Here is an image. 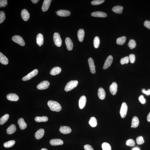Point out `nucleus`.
<instances>
[{
	"label": "nucleus",
	"instance_id": "nucleus-1",
	"mask_svg": "<svg viewBox=\"0 0 150 150\" xmlns=\"http://www.w3.org/2000/svg\"><path fill=\"white\" fill-rule=\"evenodd\" d=\"M47 105L51 111L59 112L62 109L61 105L57 102L49 100L48 101Z\"/></svg>",
	"mask_w": 150,
	"mask_h": 150
},
{
	"label": "nucleus",
	"instance_id": "nucleus-2",
	"mask_svg": "<svg viewBox=\"0 0 150 150\" xmlns=\"http://www.w3.org/2000/svg\"><path fill=\"white\" fill-rule=\"evenodd\" d=\"M78 84L77 80H72L69 82L65 86V90L66 92H68L76 87Z\"/></svg>",
	"mask_w": 150,
	"mask_h": 150
},
{
	"label": "nucleus",
	"instance_id": "nucleus-3",
	"mask_svg": "<svg viewBox=\"0 0 150 150\" xmlns=\"http://www.w3.org/2000/svg\"><path fill=\"white\" fill-rule=\"evenodd\" d=\"M53 40L56 45L58 47H60L62 44V40L59 33H55L53 36Z\"/></svg>",
	"mask_w": 150,
	"mask_h": 150
},
{
	"label": "nucleus",
	"instance_id": "nucleus-4",
	"mask_svg": "<svg viewBox=\"0 0 150 150\" xmlns=\"http://www.w3.org/2000/svg\"><path fill=\"white\" fill-rule=\"evenodd\" d=\"M12 39L14 42L20 45L24 46L25 45V43L23 38L19 35L13 36L12 38Z\"/></svg>",
	"mask_w": 150,
	"mask_h": 150
},
{
	"label": "nucleus",
	"instance_id": "nucleus-5",
	"mask_svg": "<svg viewBox=\"0 0 150 150\" xmlns=\"http://www.w3.org/2000/svg\"><path fill=\"white\" fill-rule=\"evenodd\" d=\"M38 73V70L37 69H36L30 72L25 76L24 77L22 78V80L24 81L30 80L33 78L37 75Z\"/></svg>",
	"mask_w": 150,
	"mask_h": 150
},
{
	"label": "nucleus",
	"instance_id": "nucleus-6",
	"mask_svg": "<svg viewBox=\"0 0 150 150\" xmlns=\"http://www.w3.org/2000/svg\"><path fill=\"white\" fill-rule=\"evenodd\" d=\"M128 106L125 103H122L120 110V113L122 118H125L127 114Z\"/></svg>",
	"mask_w": 150,
	"mask_h": 150
},
{
	"label": "nucleus",
	"instance_id": "nucleus-7",
	"mask_svg": "<svg viewBox=\"0 0 150 150\" xmlns=\"http://www.w3.org/2000/svg\"><path fill=\"white\" fill-rule=\"evenodd\" d=\"M50 85V83L47 81H44L38 84L37 88L40 90H43L48 88Z\"/></svg>",
	"mask_w": 150,
	"mask_h": 150
},
{
	"label": "nucleus",
	"instance_id": "nucleus-8",
	"mask_svg": "<svg viewBox=\"0 0 150 150\" xmlns=\"http://www.w3.org/2000/svg\"><path fill=\"white\" fill-rule=\"evenodd\" d=\"M113 61V58L111 56H108L105 61L104 64L103 65V69L106 70L109 67Z\"/></svg>",
	"mask_w": 150,
	"mask_h": 150
},
{
	"label": "nucleus",
	"instance_id": "nucleus-9",
	"mask_svg": "<svg viewBox=\"0 0 150 150\" xmlns=\"http://www.w3.org/2000/svg\"><path fill=\"white\" fill-rule=\"evenodd\" d=\"M90 71L92 73H95L96 72L95 66L94 65V60L91 58H89L88 60Z\"/></svg>",
	"mask_w": 150,
	"mask_h": 150
},
{
	"label": "nucleus",
	"instance_id": "nucleus-10",
	"mask_svg": "<svg viewBox=\"0 0 150 150\" xmlns=\"http://www.w3.org/2000/svg\"><path fill=\"white\" fill-rule=\"evenodd\" d=\"M58 16L61 17H66L70 16L71 15L70 12L68 10H60L56 13Z\"/></svg>",
	"mask_w": 150,
	"mask_h": 150
},
{
	"label": "nucleus",
	"instance_id": "nucleus-11",
	"mask_svg": "<svg viewBox=\"0 0 150 150\" xmlns=\"http://www.w3.org/2000/svg\"><path fill=\"white\" fill-rule=\"evenodd\" d=\"M87 99L85 96H81L79 100V106L80 109H82L85 106Z\"/></svg>",
	"mask_w": 150,
	"mask_h": 150
},
{
	"label": "nucleus",
	"instance_id": "nucleus-12",
	"mask_svg": "<svg viewBox=\"0 0 150 150\" xmlns=\"http://www.w3.org/2000/svg\"><path fill=\"white\" fill-rule=\"evenodd\" d=\"M51 1V0H44L42 8V11L43 12H45L47 11L50 5Z\"/></svg>",
	"mask_w": 150,
	"mask_h": 150
},
{
	"label": "nucleus",
	"instance_id": "nucleus-13",
	"mask_svg": "<svg viewBox=\"0 0 150 150\" xmlns=\"http://www.w3.org/2000/svg\"><path fill=\"white\" fill-rule=\"evenodd\" d=\"M65 43L67 50L69 51L72 50L73 49V45L71 39L69 38H67L65 39Z\"/></svg>",
	"mask_w": 150,
	"mask_h": 150
},
{
	"label": "nucleus",
	"instance_id": "nucleus-14",
	"mask_svg": "<svg viewBox=\"0 0 150 150\" xmlns=\"http://www.w3.org/2000/svg\"><path fill=\"white\" fill-rule=\"evenodd\" d=\"M118 86L116 82H114L110 86L109 88L110 91L113 95L116 94L117 91Z\"/></svg>",
	"mask_w": 150,
	"mask_h": 150
},
{
	"label": "nucleus",
	"instance_id": "nucleus-15",
	"mask_svg": "<svg viewBox=\"0 0 150 150\" xmlns=\"http://www.w3.org/2000/svg\"><path fill=\"white\" fill-rule=\"evenodd\" d=\"M21 15L22 19L25 21H27L30 17V14L27 10L24 9L21 12Z\"/></svg>",
	"mask_w": 150,
	"mask_h": 150
},
{
	"label": "nucleus",
	"instance_id": "nucleus-16",
	"mask_svg": "<svg viewBox=\"0 0 150 150\" xmlns=\"http://www.w3.org/2000/svg\"><path fill=\"white\" fill-rule=\"evenodd\" d=\"M50 143L51 145L55 146L62 145L63 144V142L61 139H55L50 140Z\"/></svg>",
	"mask_w": 150,
	"mask_h": 150
},
{
	"label": "nucleus",
	"instance_id": "nucleus-17",
	"mask_svg": "<svg viewBox=\"0 0 150 150\" xmlns=\"http://www.w3.org/2000/svg\"><path fill=\"white\" fill-rule=\"evenodd\" d=\"M59 130L60 132L63 134H69L72 131L70 127L66 126H63L60 127Z\"/></svg>",
	"mask_w": 150,
	"mask_h": 150
},
{
	"label": "nucleus",
	"instance_id": "nucleus-18",
	"mask_svg": "<svg viewBox=\"0 0 150 150\" xmlns=\"http://www.w3.org/2000/svg\"><path fill=\"white\" fill-rule=\"evenodd\" d=\"M91 16L93 17L105 18L107 15L106 13L101 11H96L93 12L91 13Z\"/></svg>",
	"mask_w": 150,
	"mask_h": 150
},
{
	"label": "nucleus",
	"instance_id": "nucleus-19",
	"mask_svg": "<svg viewBox=\"0 0 150 150\" xmlns=\"http://www.w3.org/2000/svg\"><path fill=\"white\" fill-rule=\"evenodd\" d=\"M98 94L99 99L101 100L104 99L106 97V92L103 88H99L98 89Z\"/></svg>",
	"mask_w": 150,
	"mask_h": 150
},
{
	"label": "nucleus",
	"instance_id": "nucleus-20",
	"mask_svg": "<svg viewBox=\"0 0 150 150\" xmlns=\"http://www.w3.org/2000/svg\"><path fill=\"white\" fill-rule=\"evenodd\" d=\"M8 100L11 101H17L19 99L18 96L15 94H8L6 96Z\"/></svg>",
	"mask_w": 150,
	"mask_h": 150
},
{
	"label": "nucleus",
	"instance_id": "nucleus-21",
	"mask_svg": "<svg viewBox=\"0 0 150 150\" xmlns=\"http://www.w3.org/2000/svg\"><path fill=\"white\" fill-rule=\"evenodd\" d=\"M44 129L41 128L38 130L35 134L36 139H40L44 136Z\"/></svg>",
	"mask_w": 150,
	"mask_h": 150
},
{
	"label": "nucleus",
	"instance_id": "nucleus-22",
	"mask_svg": "<svg viewBox=\"0 0 150 150\" xmlns=\"http://www.w3.org/2000/svg\"><path fill=\"white\" fill-rule=\"evenodd\" d=\"M18 123L20 128L21 130H24L27 127V124L26 123L23 118H20L18 120Z\"/></svg>",
	"mask_w": 150,
	"mask_h": 150
},
{
	"label": "nucleus",
	"instance_id": "nucleus-23",
	"mask_svg": "<svg viewBox=\"0 0 150 150\" xmlns=\"http://www.w3.org/2000/svg\"><path fill=\"white\" fill-rule=\"evenodd\" d=\"M36 41L37 44L39 46L42 45L44 42V38L42 34L39 33L38 34L36 38Z\"/></svg>",
	"mask_w": 150,
	"mask_h": 150
},
{
	"label": "nucleus",
	"instance_id": "nucleus-24",
	"mask_svg": "<svg viewBox=\"0 0 150 150\" xmlns=\"http://www.w3.org/2000/svg\"><path fill=\"white\" fill-rule=\"evenodd\" d=\"M61 71V69L60 67H55L52 69L50 73L52 75H56L60 73Z\"/></svg>",
	"mask_w": 150,
	"mask_h": 150
},
{
	"label": "nucleus",
	"instance_id": "nucleus-25",
	"mask_svg": "<svg viewBox=\"0 0 150 150\" xmlns=\"http://www.w3.org/2000/svg\"><path fill=\"white\" fill-rule=\"evenodd\" d=\"M0 62L4 65H7L8 63V58L1 52L0 53Z\"/></svg>",
	"mask_w": 150,
	"mask_h": 150
},
{
	"label": "nucleus",
	"instance_id": "nucleus-26",
	"mask_svg": "<svg viewBox=\"0 0 150 150\" xmlns=\"http://www.w3.org/2000/svg\"><path fill=\"white\" fill-rule=\"evenodd\" d=\"M84 35V32L83 29H80L78 32L77 35L78 40L80 42L83 41Z\"/></svg>",
	"mask_w": 150,
	"mask_h": 150
},
{
	"label": "nucleus",
	"instance_id": "nucleus-27",
	"mask_svg": "<svg viewBox=\"0 0 150 150\" xmlns=\"http://www.w3.org/2000/svg\"><path fill=\"white\" fill-rule=\"evenodd\" d=\"M16 126L12 124L7 129V133L8 134H12L16 132Z\"/></svg>",
	"mask_w": 150,
	"mask_h": 150
},
{
	"label": "nucleus",
	"instance_id": "nucleus-28",
	"mask_svg": "<svg viewBox=\"0 0 150 150\" xmlns=\"http://www.w3.org/2000/svg\"><path fill=\"white\" fill-rule=\"evenodd\" d=\"M123 9V6H115L112 8V10L115 13L120 14L122 13Z\"/></svg>",
	"mask_w": 150,
	"mask_h": 150
},
{
	"label": "nucleus",
	"instance_id": "nucleus-29",
	"mask_svg": "<svg viewBox=\"0 0 150 150\" xmlns=\"http://www.w3.org/2000/svg\"><path fill=\"white\" fill-rule=\"evenodd\" d=\"M139 122L138 118L137 117H134L132 118V126L134 128L137 127L139 124Z\"/></svg>",
	"mask_w": 150,
	"mask_h": 150
},
{
	"label": "nucleus",
	"instance_id": "nucleus-30",
	"mask_svg": "<svg viewBox=\"0 0 150 150\" xmlns=\"http://www.w3.org/2000/svg\"><path fill=\"white\" fill-rule=\"evenodd\" d=\"M48 120V118L47 117L44 116L43 117H37L35 118V120L38 122H47Z\"/></svg>",
	"mask_w": 150,
	"mask_h": 150
},
{
	"label": "nucleus",
	"instance_id": "nucleus-31",
	"mask_svg": "<svg viewBox=\"0 0 150 150\" xmlns=\"http://www.w3.org/2000/svg\"><path fill=\"white\" fill-rule=\"evenodd\" d=\"M126 40V38L125 36H123L118 38L117 40V44L119 45H123Z\"/></svg>",
	"mask_w": 150,
	"mask_h": 150
},
{
	"label": "nucleus",
	"instance_id": "nucleus-32",
	"mask_svg": "<svg viewBox=\"0 0 150 150\" xmlns=\"http://www.w3.org/2000/svg\"><path fill=\"white\" fill-rule=\"evenodd\" d=\"M9 115L8 114H6L2 117L0 119V124L3 125L7 121L9 118Z\"/></svg>",
	"mask_w": 150,
	"mask_h": 150
},
{
	"label": "nucleus",
	"instance_id": "nucleus-33",
	"mask_svg": "<svg viewBox=\"0 0 150 150\" xmlns=\"http://www.w3.org/2000/svg\"><path fill=\"white\" fill-rule=\"evenodd\" d=\"M89 123L91 127H94L97 125V121L95 117H91L89 120Z\"/></svg>",
	"mask_w": 150,
	"mask_h": 150
},
{
	"label": "nucleus",
	"instance_id": "nucleus-34",
	"mask_svg": "<svg viewBox=\"0 0 150 150\" xmlns=\"http://www.w3.org/2000/svg\"><path fill=\"white\" fill-rule=\"evenodd\" d=\"M15 143V141L14 140H12L8 141L5 143L4 146L6 148H9L14 145Z\"/></svg>",
	"mask_w": 150,
	"mask_h": 150
},
{
	"label": "nucleus",
	"instance_id": "nucleus-35",
	"mask_svg": "<svg viewBox=\"0 0 150 150\" xmlns=\"http://www.w3.org/2000/svg\"><path fill=\"white\" fill-rule=\"evenodd\" d=\"M102 148L103 150H111V147L108 143L104 142L102 144Z\"/></svg>",
	"mask_w": 150,
	"mask_h": 150
},
{
	"label": "nucleus",
	"instance_id": "nucleus-36",
	"mask_svg": "<svg viewBox=\"0 0 150 150\" xmlns=\"http://www.w3.org/2000/svg\"><path fill=\"white\" fill-rule=\"evenodd\" d=\"M128 46L131 49H132L135 48L136 46V42L133 39H131L128 44Z\"/></svg>",
	"mask_w": 150,
	"mask_h": 150
},
{
	"label": "nucleus",
	"instance_id": "nucleus-37",
	"mask_svg": "<svg viewBox=\"0 0 150 150\" xmlns=\"http://www.w3.org/2000/svg\"><path fill=\"white\" fill-rule=\"evenodd\" d=\"M100 44V40L99 38L97 36L94 38V47L96 49L99 47Z\"/></svg>",
	"mask_w": 150,
	"mask_h": 150
},
{
	"label": "nucleus",
	"instance_id": "nucleus-38",
	"mask_svg": "<svg viewBox=\"0 0 150 150\" xmlns=\"http://www.w3.org/2000/svg\"><path fill=\"white\" fill-rule=\"evenodd\" d=\"M6 19V14L4 11L0 12V24L2 23Z\"/></svg>",
	"mask_w": 150,
	"mask_h": 150
},
{
	"label": "nucleus",
	"instance_id": "nucleus-39",
	"mask_svg": "<svg viewBox=\"0 0 150 150\" xmlns=\"http://www.w3.org/2000/svg\"><path fill=\"white\" fill-rule=\"evenodd\" d=\"M129 61V57L127 56L122 58L121 59L120 63L122 65H124L125 64L128 63Z\"/></svg>",
	"mask_w": 150,
	"mask_h": 150
},
{
	"label": "nucleus",
	"instance_id": "nucleus-40",
	"mask_svg": "<svg viewBox=\"0 0 150 150\" xmlns=\"http://www.w3.org/2000/svg\"><path fill=\"white\" fill-rule=\"evenodd\" d=\"M105 1L104 0H94L91 2V4L94 6H97L104 2Z\"/></svg>",
	"mask_w": 150,
	"mask_h": 150
},
{
	"label": "nucleus",
	"instance_id": "nucleus-41",
	"mask_svg": "<svg viewBox=\"0 0 150 150\" xmlns=\"http://www.w3.org/2000/svg\"><path fill=\"white\" fill-rule=\"evenodd\" d=\"M136 142L138 144H142L144 143V140L142 136H140L137 138Z\"/></svg>",
	"mask_w": 150,
	"mask_h": 150
},
{
	"label": "nucleus",
	"instance_id": "nucleus-42",
	"mask_svg": "<svg viewBox=\"0 0 150 150\" xmlns=\"http://www.w3.org/2000/svg\"><path fill=\"white\" fill-rule=\"evenodd\" d=\"M126 144L128 146H134L135 145V142L133 139H128L126 141Z\"/></svg>",
	"mask_w": 150,
	"mask_h": 150
},
{
	"label": "nucleus",
	"instance_id": "nucleus-43",
	"mask_svg": "<svg viewBox=\"0 0 150 150\" xmlns=\"http://www.w3.org/2000/svg\"><path fill=\"white\" fill-rule=\"evenodd\" d=\"M8 4V1L7 0H0V7H4Z\"/></svg>",
	"mask_w": 150,
	"mask_h": 150
},
{
	"label": "nucleus",
	"instance_id": "nucleus-44",
	"mask_svg": "<svg viewBox=\"0 0 150 150\" xmlns=\"http://www.w3.org/2000/svg\"><path fill=\"white\" fill-rule=\"evenodd\" d=\"M129 61L132 63H133L135 61V57L134 55L133 54H131L129 55Z\"/></svg>",
	"mask_w": 150,
	"mask_h": 150
},
{
	"label": "nucleus",
	"instance_id": "nucleus-45",
	"mask_svg": "<svg viewBox=\"0 0 150 150\" xmlns=\"http://www.w3.org/2000/svg\"><path fill=\"white\" fill-rule=\"evenodd\" d=\"M139 101L142 104H144L146 102V100L143 95H141L139 97Z\"/></svg>",
	"mask_w": 150,
	"mask_h": 150
},
{
	"label": "nucleus",
	"instance_id": "nucleus-46",
	"mask_svg": "<svg viewBox=\"0 0 150 150\" xmlns=\"http://www.w3.org/2000/svg\"><path fill=\"white\" fill-rule=\"evenodd\" d=\"M144 25L147 28L150 29V22L149 20H146L144 21Z\"/></svg>",
	"mask_w": 150,
	"mask_h": 150
},
{
	"label": "nucleus",
	"instance_id": "nucleus-47",
	"mask_svg": "<svg viewBox=\"0 0 150 150\" xmlns=\"http://www.w3.org/2000/svg\"><path fill=\"white\" fill-rule=\"evenodd\" d=\"M84 148L85 150H94L92 146L88 144L84 145Z\"/></svg>",
	"mask_w": 150,
	"mask_h": 150
},
{
	"label": "nucleus",
	"instance_id": "nucleus-48",
	"mask_svg": "<svg viewBox=\"0 0 150 150\" xmlns=\"http://www.w3.org/2000/svg\"><path fill=\"white\" fill-rule=\"evenodd\" d=\"M142 92L146 95H150V89H148L147 91H146L144 89H142Z\"/></svg>",
	"mask_w": 150,
	"mask_h": 150
},
{
	"label": "nucleus",
	"instance_id": "nucleus-49",
	"mask_svg": "<svg viewBox=\"0 0 150 150\" xmlns=\"http://www.w3.org/2000/svg\"><path fill=\"white\" fill-rule=\"evenodd\" d=\"M32 2L34 4H36L37 3L38 1H39V0H31Z\"/></svg>",
	"mask_w": 150,
	"mask_h": 150
},
{
	"label": "nucleus",
	"instance_id": "nucleus-50",
	"mask_svg": "<svg viewBox=\"0 0 150 150\" xmlns=\"http://www.w3.org/2000/svg\"><path fill=\"white\" fill-rule=\"evenodd\" d=\"M147 120L148 122H150V112L148 115L147 117Z\"/></svg>",
	"mask_w": 150,
	"mask_h": 150
},
{
	"label": "nucleus",
	"instance_id": "nucleus-51",
	"mask_svg": "<svg viewBox=\"0 0 150 150\" xmlns=\"http://www.w3.org/2000/svg\"><path fill=\"white\" fill-rule=\"evenodd\" d=\"M132 150H140L138 148H134Z\"/></svg>",
	"mask_w": 150,
	"mask_h": 150
},
{
	"label": "nucleus",
	"instance_id": "nucleus-52",
	"mask_svg": "<svg viewBox=\"0 0 150 150\" xmlns=\"http://www.w3.org/2000/svg\"><path fill=\"white\" fill-rule=\"evenodd\" d=\"M41 150H48L47 149H45V148H43V149H41Z\"/></svg>",
	"mask_w": 150,
	"mask_h": 150
},
{
	"label": "nucleus",
	"instance_id": "nucleus-53",
	"mask_svg": "<svg viewBox=\"0 0 150 150\" xmlns=\"http://www.w3.org/2000/svg\"><path fill=\"white\" fill-rule=\"evenodd\" d=\"M131 127L132 128V127H132V126H131Z\"/></svg>",
	"mask_w": 150,
	"mask_h": 150
},
{
	"label": "nucleus",
	"instance_id": "nucleus-54",
	"mask_svg": "<svg viewBox=\"0 0 150 150\" xmlns=\"http://www.w3.org/2000/svg\"><path fill=\"white\" fill-rule=\"evenodd\" d=\"M56 13H57V11H56Z\"/></svg>",
	"mask_w": 150,
	"mask_h": 150
}]
</instances>
